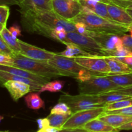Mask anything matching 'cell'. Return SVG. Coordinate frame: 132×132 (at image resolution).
I'll list each match as a JSON object with an SVG mask.
<instances>
[{
  "label": "cell",
  "mask_w": 132,
  "mask_h": 132,
  "mask_svg": "<svg viewBox=\"0 0 132 132\" xmlns=\"http://www.w3.org/2000/svg\"><path fill=\"white\" fill-rule=\"evenodd\" d=\"M131 27H132V26H131Z\"/></svg>",
  "instance_id": "cell-54"
},
{
  "label": "cell",
  "mask_w": 132,
  "mask_h": 132,
  "mask_svg": "<svg viewBox=\"0 0 132 132\" xmlns=\"http://www.w3.org/2000/svg\"><path fill=\"white\" fill-rule=\"evenodd\" d=\"M130 50H131V52H132V48H131V49H130Z\"/></svg>",
  "instance_id": "cell-52"
},
{
  "label": "cell",
  "mask_w": 132,
  "mask_h": 132,
  "mask_svg": "<svg viewBox=\"0 0 132 132\" xmlns=\"http://www.w3.org/2000/svg\"><path fill=\"white\" fill-rule=\"evenodd\" d=\"M73 23L82 21L86 24L87 30L113 34L118 36H123L130 32V26L125 25L113 20L106 19L95 14H86L80 13L76 18L70 20Z\"/></svg>",
  "instance_id": "cell-2"
},
{
  "label": "cell",
  "mask_w": 132,
  "mask_h": 132,
  "mask_svg": "<svg viewBox=\"0 0 132 132\" xmlns=\"http://www.w3.org/2000/svg\"><path fill=\"white\" fill-rule=\"evenodd\" d=\"M131 106H132V97L127 98V99H122L119 101L107 104L105 106V111L121 109V108H126V107Z\"/></svg>",
  "instance_id": "cell-29"
},
{
  "label": "cell",
  "mask_w": 132,
  "mask_h": 132,
  "mask_svg": "<svg viewBox=\"0 0 132 132\" xmlns=\"http://www.w3.org/2000/svg\"><path fill=\"white\" fill-rule=\"evenodd\" d=\"M127 9H132V3L131 4V5H130L128 6Z\"/></svg>",
  "instance_id": "cell-48"
},
{
  "label": "cell",
  "mask_w": 132,
  "mask_h": 132,
  "mask_svg": "<svg viewBox=\"0 0 132 132\" xmlns=\"http://www.w3.org/2000/svg\"><path fill=\"white\" fill-rule=\"evenodd\" d=\"M1 5H18L19 6L20 2L18 0H1Z\"/></svg>",
  "instance_id": "cell-43"
},
{
  "label": "cell",
  "mask_w": 132,
  "mask_h": 132,
  "mask_svg": "<svg viewBox=\"0 0 132 132\" xmlns=\"http://www.w3.org/2000/svg\"><path fill=\"white\" fill-rule=\"evenodd\" d=\"M50 113H57V114L72 115V112L69 106L64 102H59L56 105L54 106L50 110Z\"/></svg>",
  "instance_id": "cell-30"
},
{
  "label": "cell",
  "mask_w": 132,
  "mask_h": 132,
  "mask_svg": "<svg viewBox=\"0 0 132 132\" xmlns=\"http://www.w3.org/2000/svg\"><path fill=\"white\" fill-rule=\"evenodd\" d=\"M103 114H122L132 116V106L121 109L114 110H106Z\"/></svg>",
  "instance_id": "cell-33"
},
{
  "label": "cell",
  "mask_w": 132,
  "mask_h": 132,
  "mask_svg": "<svg viewBox=\"0 0 132 132\" xmlns=\"http://www.w3.org/2000/svg\"><path fill=\"white\" fill-rule=\"evenodd\" d=\"M53 10L67 20H72L81 12L82 5L73 0H52Z\"/></svg>",
  "instance_id": "cell-10"
},
{
  "label": "cell",
  "mask_w": 132,
  "mask_h": 132,
  "mask_svg": "<svg viewBox=\"0 0 132 132\" xmlns=\"http://www.w3.org/2000/svg\"><path fill=\"white\" fill-rule=\"evenodd\" d=\"M62 43H63L67 46V49L64 51L58 53V54L63 55V56L69 58H75L76 57L92 56V55H94L90 54V53L84 50L80 46H79L76 44L73 43L63 42Z\"/></svg>",
  "instance_id": "cell-20"
},
{
  "label": "cell",
  "mask_w": 132,
  "mask_h": 132,
  "mask_svg": "<svg viewBox=\"0 0 132 132\" xmlns=\"http://www.w3.org/2000/svg\"><path fill=\"white\" fill-rule=\"evenodd\" d=\"M18 1H19V2H20V5L23 2V0H18Z\"/></svg>",
  "instance_id": "cell-49"
},
{
  "label": "cell",
  "mask_w": 132,
  "mask_h": 132,
  "mask_svg": "<svg viewBox=\"0 0 132 132\" xmlns=\"http://www.w3.org/2000/svg\"><path fill=\"white\" fill-rule=\"evenodd\" d=\"M10 15V9L6 5L0 6V32L6 27V22Z\"/></svg>",
  "instance_id": "cell-31"
},
{
  "label": "cell",
  "mask_w": 132,
  "mask_h": 132,
  "mask_svg": "<svg viewBox=\"0 0 132 132\" xmlns=\"http://www.w3.org/2000/svg\"><path fill=\"white\" fill-rule=\"evenodd\" d=\"M0 80H1V84L7 81H16L24 82V83L27 84L31 86L32 92L39 91L41 89V88L43 86V84L37 82L34 80L25 78V77L17 76V75L12 74V73H8V72L3 70H0Z\"/></svg>",
  "instance_id": "cell-16"
},
{
  "label": "cell",
  "mask_w": 132,
  "mask_h": 132,
  "mask_svg": "<svg viewBox=\"0 0 132 132\" xmlns=\"http://www.w3.org/2000/svg\"><path fill=\"white\" fill-rule=\"evenodd\" d=\"M76 28L77 29V32L80 34H84L85 32L87 30V28H86V24L82 21H77L74 23Z\"/></svg>",
  "instance_id": "cell-38"
},
{
  "label": "cell",
  "mask_w": 132,
  "mask_h": 132,
  "mask_svg": "<svg viewBox=\"0 0 132 132\" xmlns=\"http://www.w3.org/2000/svg\"><path fill=\"white\" fill-rule=\"evenodd\" d=\"M92 76H94L92 72L88 70L86 68H83L79 72L76 79L77 80V81L80 82H85L89 81L92 77Z\"/></svg>",
  "instance_id": "cell-34"
},
{
  "label": "cell",
  "mask_w": 132,
  "mask_h": 132,
  "mask_svg": "<svg viewBox=\"0 0 132 132\" xmlns=\"http://www.w3.org/2000/svg\"><path fill=\"white\" fill-rule=\"evenodd\" d=\"M24 101L27 107L30 109L37 110L45 108V103L40 97L39 93H29L24 97Z\"/></svg>",
  "instance_id": "cell-23"
},
{
  "label": "cell",
  "mask_w": 132,
  "mask_h": 132,
  "mask_svg": "<svg viewBox=\"0 0 132 132\" xmlns=\"http://www.w3.org/2000/svg\"><path fill=\"white\" fill-rule=\"evenodd\" d=\"M13 58L14 59V67L27 70L35 74L50 79L64 76L59 70L46 62L34 60L21 54H15Z\"/></svg>",
  "instance_id": "cell-3"
},
{
  "label": "cell",
  "mask_w": 132,
  "mask_h": 132,
  "mask_svg": "<svg viewBox=\"0 0 132 132\" xmlns=\"http://www.w3.org/2000/svg\"><path fill=\"white\" fill-rule=\"evenodd\" d=\"M48 63L59 70L66 77H71L75 79L77 78L80 71L85 68L78 64L73 58L67 57L58 53H56L48 61Z\"/></svg>",
  "instance_id": "cell-9"
},
{
  "label": "cell",
  "mask_w": 132,
  "mask_h": 132,
  "mask_svg": "<svg viewBox=\"0 0 132 132\" xmlns=\"http://www.w3.org/2000/svg\"><path fill=\"white\" fill-rule=\"evenodd\" d=\"M98 119L116 128H119L120 126L131 121L132 116L122 114H103Z\"/></svg>",
  "instance_id": "cell-18"
},
{
  "label": "cell",
  "mask_w": 132,
  "mask_h": 132,
  "mask_svg": "<svg viewBox=\"0 0 132 132\" xmlns=\"http://www.w3.org/2000/svg\"><path fill=\"white\" fill-rule=\"evenodd\" d=\"M126 11H127V12L129 14H130V16L132 18V9H126Z\"/></svg>",
  "instance_id": "cell-46"
},
{
  "label": "cell",
  "mask_w": 132,
  "mask_h": 132,
  "mask_svg": "<svg viewBox=\"0 0 132 132\" xmlns=\"http://www.w3.org/2000/svg\"><path fill=\"white\" fill-rule=\"evenodd\" d=\"M21 47V54L24 56L34 60L48 63L56 53L48 51L45 49L30 45L18 39Z\"/></svg>",
  "instance_id": "cell-11"
},
{
  "label": "cell",
  "mask_w": 132,
  "mask_h": 132,
  "mask_svg": "<svg viewBox=\"0 0 132 132\" xmlns=\"http://www.w3.org/2000/svg\"><path fill=\"white\" fill-rule=\"evenodd\" d=\"M59 132H90L83 128H69L62 129Z\"/></svg>",
  "instance_id": "cell-42"
},
{
  "label": "cell",
  "mask_w": 132,
  "mask_h": 132,
  "mask_svg": "<svg viewBox=\"0 0 132 132\" xmlns=\"http://www.w3.org/2000/svg\"><path fill=\"white\" fill-rule=\"evenodd\" d=\"M61 129L57 128L52 127V126H48V127L44 128L42 129H39L37 132H59Z\"/></svg>",
  "instance_id": "cell-41"
},
{
  "label": "cell",
  "mask_w": 132,
  "mask_h": 132,
  "mask_svg": "<svg viewBox=\"0 0 132 132\" xmlns=\"http://www.w3.org/2000/svg\"><path fill=\"white\" fill-rule=\"evenodd\" d=\"M0 70L5 71V72L12 73V74L17 75V76H21V77L30 79L34 80L37 82L43 84V85L47 82H50V80H51V79L49 78V77L39 76V75L35 74V73H32L30 71L27 70L17 68L15 67H8V66L0 64Z\"/></svg>",
  "instance_id": "cell-14"
},
{
  "label": "cell",
  "mask_w": 132,
  "mask_h": 132,
  "mask_svg": "<svg viewBox=\"0 0 132 132\" xmlns=\"http://www.w3.org/2000/svg\"><path fill=\"white\" fill-rule=\"evenodd\" d=\"M102 102L105 104H108L110 103H115V102L119 101L122 99H127L130 97V96L124 95V94H119V93L115 92H110L104 93V94H101L98 95Z\"/></svg>",
  "instance_id": "cell-26"
},
{
  "label": "cell",
  "mask_w": 132,
  "mask_h": 132,
  "mask_svg": "<svg viewBox=\"0 0 132 132\" xmlns=\"http://www.w3.org/2000/svg\"><path fill=\"white\" fill-rule=\"evenodd\" d=\"M106 77L121 88L132 86V72L120 74H108Z\"/></svg>",
  "instance_id": "cell-22"
},
{
  "label": "cell",
  "mask_w": 132,
  "mask_h": 132,
  "mask_svg": "<svg viewBox=\"0 0 132 132\" xmlns=\"http://www.w3.org/2000/svg\"><path fill=\"white\" fill-rule=\"evenodd\" d=\"M81 128L90 132H119L121 131L119 128H116L98 118L87 122Z\"/></svg>",
  "instance_id": "cell-17"
},
{
  "label": "cell",
  "mask_w": 132,
  "mask_h": 132,
  "mask_svg": "<svg viewBox=\"0 0 132 132\" xmlns=\"http://www.w3.org/2000/svg\"><path fill=\"white\" fill-rule=\"evenodd\" d=\"M37 122L39 125V129H42L50 126L49 121L47 117L44 119H39L37 120Z\"/></svg>",
  "instance_id": "cell-40"
},
{
  "label": "cell",
  "mask_w": 132,
  "mask_h": 132,
  "mask_svg": "<svg viewBox=\"0 0 132 132\" xmlns=\"http://www.w3.org/2000/svg\"><path fill=\"white\" fill-rule=\"evenodd\" d=\"M122 41H123L124 46L126 48L131 49L132 48V37L130 35L125 34L121 37Z\"/></svg>",
  "instance_id": "cell-37"
},
{
  "label": "cell",
  "mask_w": 132,
  "mask_h": 132,
  "mask_svg": "<svg viewBox=\"0 0 132 132\" xmlns=\"http://www.w3.org/2000/svg\"><path fill=\"white\" fill-rule=\"evenodd\" d=\"M20 9H31L39 10H52V0H23Z\"/></svg>",
  "instance_id": "cell-21"
},
{
  "label": "cell",
  "mask_w": 132,
  "mask_h": 132,
  "mask_svg": "<svg viewBox=\"0 0 132 132\" xmlns=\"http://www.w3.org/2000/svg\"><path fill=\"white\" fill-rule=\"evenodd\" d=\"M112 92H115L119 93V94H124V95H128V96L132 97V86L126 88H121Z\"/></svg>",
  "instance_id": "cell-39"
},
{
  "label": "cell",
  "mask_w": 132,
  "mask_h": 132,
  "mask_svg": "<svg viewBox=\"0 0 132 132\" xmlns=\"http://www.w3.org/2000/svg\"><path fill=\"white\" fill-rule=\"evenodd\" d=\"M14 59L12 57L0 54V64L8 67H14Z\"/></svg>",
  "instance_id": "cell-35"
},
{
  "label": "cell",
  "mask_w": 132,
  "mask_h": 132,
  "mask_svg": "<svg viewBox=\"0 0 132 132\" xmlns=\"http://www.w3.org/2000/svg\"><path fill=\"white\" fill-rule=\"evenodd\" d=\"M123 63H126L130 68H132V56L125 57V59L123 61Z\"/></svg>",
  "instance_id": "cell-45"
},
{
  "label": "cell",
  "mask_w": 132,
  "mask_h": 132,
  "mask_svg": "<svg viewBox=\"0 0 132 132\" xmlns=\"http://www.w3.org/2000/svg\"><path fill=\"white\" fill-rule=\"evenodd\" d=\"M59 102H64L69 106L72 113L82 110L105 107L106 104L101 101L98 95H90L79 94L72 95L64 93L61 95Z\"/></svg>",
  "instance_id": "cell-4"
},
{
  "label": "cell",
  "mask_w": 132,
  "mask_h": 132,
  "mask_svg": "<svg viewBox=\"0 0 132 132\" xmlns=\"http://www.w3.org/2000/svg\"><path fill=\"white\" fill-rule=\"evenodd\" d=\"M64 86V82L63 81H50L44 85L38 91L39 94L43 92H59L63 90Z\"/></svg>",
  "instance_id": "cell-27"
},
{
  "label": "cell",
  "mask_w": 132,
  "mask_h": 132,
  "mask_svg": "<svg viewBox=\"0 0 132 132\" xmlns=\"http://www.w3.org/2000/svg\"><path fill=\"white\" fill-rule=\"evenodd\" d=\"M125 1H130V2H132V0H125Z\"/></svg>",
  "instance_id": "cell-50"
},
{
  "label": "cell",
  "mask_w": 132,
  "mask_h": 132,
  "mask_svg": "<svg viewBox=\"0 0 132 132\" xmlns=\"http://www.w3.org/2000/svg\"><path fill=\"white\" fill-rule=\"evenodd\" d=\"M2 85L8 90L13 100L15 101H18L22 97L32 92L30 85L19 81H7L3 82Z\"/></svg>",
  "instance_id": "cell-13"
},
{
  "label": "cell",
  "mask_w": 132,
  "mask_h": 132,
  "mask_svg": "<svg viewBox=\"0 0 132 132\" xmlns=\"http://www.w3.org/2000/svg\"><path fill=\"white\" fill-rule=\"evenodd\" d=\"M120 130H132V121L119 128Z\"/></svg>",
  "instance_id": "cell-44"
},
{
  "label": "cell",
  "mask_w": 132,
  "mask_h": 132,
  "mask_svg": "<svg viewBox=\"0 0 132 132\" xmlns=\"http://www.w3.org/2000/svg\"><path fill=\"white\" fill-rule=\"evenodd\" d=\"M0 54L10 55L12 57L15 54L14 50L9 46L7 43L0 37Z\"/></svg>",
  "instance_id": "cell-32"
},
{
  "label": "cell",
  "mask_w": 132,
  "mask_h": 132,
  "mask_svg": "<svg viewBox=\"0 0 132 132\" xmlns=\"http://www.w3.org/2000/svg\"><path fill=\"white\" fill-rule=\"evenodd\" d=\"M108 11L114 21L127 26H132V18L126 9L113 4H108Z\"/></svg>",
  "instance_id": "cell-15"
},
{
  "label": "cell",
  "mask_w": 132,
  "mask_h": 132,
  "mask_svg": "<svg viewBox=\"0 0 132 132\" xmlns=\"http://www.w3.org/2000/svg\"><path fill=\"white\" fill-rule=\"evenodd\" d=\"M9 31L11 33V34L12 35L13 37L15 39H18L17 37L18 36H21V28L20 27H19L18 25H13L12 27H10L9 28Z\"/></svg>",
  "instance_id": "cell-36"
},
{
  "label": "cell",
  "mask_w": 132,
  "mask_h": 132,
  "mask_svg": "<svg viewBox=\"0 0 132 132\" xmlns=\"http://www.w3.org/2000/svg\"><path fill=\"white\" fill-rule=\"evenodd\" d=\"M105 59L110 68L109 74H120L132 72V68L128 64L112 56H105Z\"/></svg>",
  "instance_id": "cell-19"
},
{
  "label": "cell",
  "mask_w": 132,
  "mask_h": 132,
  "mask_svg": "<svg viewBox=\"0 0 132 132\" xmlns=\"http://www.w3.org/2000/svg\"><path fill=\"white\" fill-rule=\"evenodd\" d=\"M84 34L88 35V36H90L93 37L105 50H116V43L119 37L118 35L106 33V32L89 30H87Z\"/></svg>",
  "instance_id": "cell-12"
},
{
  "label": "cell",
  "mask_w": 132,
  "mask_h": 132,
  "mask_svg": "<svg viewBox=\"0 0 132 132\" xmlns=\"http://www.w3.org/2000/svg\"><path fill=\"white\" fill-rule=\"evenodd\" d=\"M81 67L95 73V76H106L110 73V68L105 59V56H81L73 58Z\"/></svg>",
  "instance_id": "cell-8"
},
{
  "label": "cell",
  "mask_w": 132,
  "mask_h": 132,
  "mask_svg": "<svg viewBox=\"0 0 132 132\" xmlns=\"http://www.w3.org/2000/svg\"><path fill=\"white\" fill-rule=\"evenodd\" d=\"M73 1H75V0H73Z\"/></svg>",
  "instance_id": "cell-53"
},
{
  "label": "cell",
  "mask_w": 132,
  "mask_h": 132,
  "mask_svg": "<svg viewBox=\"0 0 132 132\" xmlns=\"http://www.w3.org/2000/svg\"><path fill=\"white\" fill-rule=\"evenodd\" d=\"M63 42H70L76 44L84 50L94 55L108 56L107 50L102 47L100 44L93 37L88 35L82 34L77 32H68L66 37L61 43Z\"/></svg>",
  "instance_id": "cell-6"
},
{
  "label": "cell",
  "mask_w": 132,
  "mask_h": 132,
  "mask_svg": "<svg viewBox=\"0 0 132 132\" xmlns=\"http://www.w3.org/2000/svg\"><path fill=\"white\" fill-rule=\"evenodd\" d=\"M1 132H10V131H1Z\"/></svg>",
  "instance_id": "cell-51"
},
{
  "label": "cell",
  "mask_w": 132,
  "mask_h": 132,
  "mask_svg": "<svg viewBox=\"0 0 132 132\" xmlns=\"http://www.w3.org/2000/svg\"><path fill=\"white\" fill-rule=\"evenodd\" d=\"M0 37L9 45L15 54H21V47L18 39L14 38L6 27L0 32Z\"/></svg>",
  "instance_id": "cell-24"
},
{
  "label": "cell",
  "mask_w": 132,
  "mask_h": 132,
  "mask_svg": "<svg viewBox=\"0 0 132 132\" xmlns=\"http://www.w3.org/2000/svg\"><path fill=\"white\" fill-rule=\"evenodd\" d=\"M21 23L25 30L52 39V32L58 27H63L68 32H77L73 22L59 16L54 10L20 9Z\"/></svg>",
  "instance_id": "cell-1"
},
{
  "label": "cell",
  "mask_w": 132,
  "mask_h": 132,
  "mask_svg": "<svg viewBox=\"0 0 132 132\" xmlns=\"http://www.w3.org/2000/svg\"><path fill=\"white\" fill-rule=\"evenodd\" d=\"M107 5H108V3H106L98 2L96 5L90 8L94 11V14L96 15L102 17V18H106V19H110V20H113L108 13Z\"/></svg>",
  "instance_id": "cell-28"
},
{
  "label": "cell",
  "mask_w": 132,
  "mask_h": 132,
  "mask_svg": "<svg viewBox=\"0 0 132 132\" xmlns=\"http://www.w3.org/2000/svg\"><path fill=\"white\" fill-rule=\"evenodd\" d=\"M104 112L105 107H99L72 113L68 121L63 125L62 129L81 128L87 122L99 118Z\"/></svg>",
  "instance_id": "cell-7"
},
{
  "label": "cell",
  "mask_w": 132,
  "mask_h": 132,
  "mask_svg": "<svg viewBox=\"0 0 132 132\" xmlns=\"http://www.w3.org/2000/svg\"><path fill=\"white\" fill-rule=\"evenodd\" d=\"M79 94L90 95H99L121 88L106 76H92L89 81H78Z\"/></svg>",
  "instance_id": "cell-5"
},
{
  "label": "cell",
  "mask_w": 132,
  "mask_h": 132,
  "mask_svg": "<svg viewBox=\"0 0 132 132\" xmlns=\"http://www.w3.org/2000/svg\"><path fill=\"white\" fill-rule=\"evenodd\" d=\"M95 1H98V2H103V3H108L107 0H95Z\"/></svg>",
  "instance_id": "cell-47"
},
{
  "label": "cell",
  "mask_w": 132,
  "mask_h": 132,
  "mask_svg": "<svg viewBox=\"0 0 132 132\" xmlns=\"http://www.w3.org/2000/svg\"><path fill=\"white\" fill-rule=\"evenodd\" d=\"M71 116L70 115L50 113V115L47 117V119H48L50 126L57 128L62 130L63 125L68 121Z\"/></svg>",
  "instance_id": "cell-25"
}]
</instances>
